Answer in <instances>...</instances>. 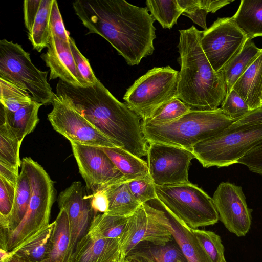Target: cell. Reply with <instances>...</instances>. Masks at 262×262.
<instances>
[{
  "label": "cell",
  "mask_w": 262,
  "mask_h": 262,
  "mask_svg": "<svg viewBox=\"0 0 262 262\" xmlns=\"http://www.w3.org/2000/svg\"><path fill=\"white\" fill-rule=\"evenodd\" d=\"M262 142V124H236L195 145L192 152L204 167H228Z\"/></svg>",
  "instance_id": "6"
},
{
  "label": "cell",
  "mask_w": 262,
  "mask_h": 262,
  "mask_svg": "<svg viewBox=\"0 0 262 262\" xmlns=\"http://www.w3.org/2000/svg\"><path fill=\"white\" fill-rule=\"evenodd\" d=\"M119 238H97L87 233L77 243L69 262H119Z\"/></svg>",
  "instance_id": "19"
},
{
  "label": "cell",
  "mask_w": 262,
  "mask_h": 262,
  "mask_svg": "<svg viewBox=\"0 0 262 262\" xmlns=\"http://www.w3.org/2000/svg\"><path fill=\"white\" fill-rule=\"evenodd\" d=\"M3 262H26L25 260L22 259L18 257L15 255L11 254V255L8 257L6 259H5Z\"/></svg>",
  "instance_id": "49"
},
{
  "label": "cell",
  "mask_w": 262,
  "mask_h": 262,
  "mask_svg": "<svg viewBox=\"0 0 262 262\" xmlns=\"http://www.w3.org/2000/svg\"><path fill=\"white\" fill-rule=\"evenodd\" d=\"M236 124H262V107L253 110L234 122Z\"/></svg>",
  "instance_id": "46"
},
{
  "label": "cell",
  "mask_w": 262,
  "mask_h": 262,
  "mask_svg": "<svg viewBox=\"0 0 262 262\" xmlns=\"http://www.w3.org/2000/svg\"><path fill=\"white\" fill-rule=\"evenodd\" d=\"M0 102L7 110L15 112L34 100L26 90L0 78Z\"/></svg>",
  "instance_id": "35"
},
{
  "label": "cell",
  "mask_w": 262,
  "mask_h": 262,
  "mask_svg": "<svg viewBox=\"0 0 262 262\" xmlns=\"http://www.w3.org/2000/svg\"><path fill=\"white\" fill-rule=\"evenodd\" d=\"M21 167L29 178L31 196L24 219L7 237V244L12 249L27 243L50 224L55 196L53 182L37 162L25 157L21 160Z\"/></svg>",
  "instance_id": "5"
},
{
  "label": "cell",
  "mask_w": 262,
  "mask_h": 262,
  "mask_svg": "<svg viewBox=\"0 0 262 262\" xmlns=\"http://www.w3.org/2000/svg\"><path fill=\"white\" fill-rule=\"evenodd\" d=\"M53 0H41L39 11L28 39L33 49L40 52L48 47L51 36L50 16Z\"/></svg>",
  "instance_id": "30"
},
{
  "label": "cell",
  "mask_w": 262,
  "mask_h": 262,
  "mask_svg": "<svg viewBox=\"0 0 262 262\" xmlns=\"http://www.w3.org/2000/svg\"><path fill=\"white\" fill-rule=\"evenodd\" d=\"M235 121L221 108L212 111L191 110L179 119L159 125L141 123L147 142L177 146L192 151L196 144L213 137Z\"/></svg>",
  "instance_id": "4"
},
{
  "label": "cell",
  "mask_w": 262,
  "mask_h": 262,
  "mask_svg": "<svg viewBox=\"0 0 262 262\" xmlns=\"http://www.w3.org/2000/svg\"><path fill=\"white\" fill-rule=\"evenodd\" d=\"M183 12L182 15L190 18L193 23L207 30L206 18L208 12L202 6L200 0H177Z\"/></svg>",
  "instance_id": "40"
},
{
  "label": "cell",
  "mask_w": 262,
  "mask_h": 262,
  "mask_svg": "<svg viewBox=\"0 0 262 262\" xmlns=\"http://www.w3.org/2000/svg\"><path fill=\"white\" fill-rule=\"evenodd\" d=\"M180 262H181V261H180Z\"/></svg>",
  "instance_id": "52"
},
{
  "label": "cell",
  "mask_w": 262,
  "mask_h": 262,
  "mask_svg": "<svg viewBox=\"0 0 262 262\" xmlns=\"http://www.w3.org/2000/svg\"><path fill=\"white\" fill-rule=\"evenodd\" d=\"M73 6L88 34L105 39L129 66L153 54L155 19L147 7L123 0H78Z\"/></svg>",
  "instance_id": "1"
},
{
  "label": "cell",
  "mask_w": 262,
  "mask_h": 262,
  "mask_svg": "<svg viewBox=\"0 0 262 262\" xmlns=\"http://www.w3.org/2000/svg\"><path fill=\"white\" fill-rule=\"evenodd\" d=\"M142 205L156 220L169 230L187 262H212L192 229L170 212L158 198Z\"/></svg>",
  "instance_id": "17"
},
{
  "label": "cell",
  "mask_w": 262,
  "mask_h": 262,
  "mask_svg": "<svg viewBox=\"0 0 262 262\" xmlns=\"http://www.w3.org/2000/svg\"><path fill=\"white\" fill-rule=\"evenodd\" d=\"M54 222L47 251L41 262H69L71 235L68 215L64 208L60 209Z\"/></svg>",
  "instance_id": "22"
},
{
  "label": "cell",
  "mask_w": 262,
  "mask_h": 262,
  "mask_svg": "<svg viewBox=\"0 0 262 262\" xmlns=\"http://www.w3.org/2000/svg\"><path fill=\"white\" fill-rule=\"evenodd\" d=\"M48 119L53 129L70 142L95 147H117L108 138L56 95Z\"/></svg>",
  "instance_id": "12"
},
{
  "label": "cell",
  "mask_w": 262,
  "mask_h": 262,
  "mask_svg": "<svg viewBox=\"0 0 262 262\" xmlns=\"http://www.w3.org/2000/svg\"><path fill=\"white\" fill-rule=\"evenodd\" d=\"M179 32L181 69L176 97L192 110H216L227 93L224 74L216 72L206 57L200 43L201 31L192 26Z\"/></svg>",
  "instance_id": "3"
},
{
  "label": "cell",
  "mask_w": 262,
  "mask_h": 262,
  "mask_svg": "<svg viewBox=\"0 0 262 262\" xmlns=\"http://www.w3.org/2000/svg\"><path fill=\"white\" fill-rule=\"evenodd\" d=\"M191 110V108L179 98L176 97L156 108L141 123L159 125L174 121Z\"/></svg>",
  "instance_id": "33"
},
{
  "label": "cell",
  "mask_w": 262,
  "mask_h": 262,
  "mask_svg": "<svg viewBox=\"0 0 262 262\" xmlns=\"http://www.w3.org/2000/svg\"><path fill=\"white\" fill-rule=\"evenodd\" d=\"M48 74L33 64L20 45L5 39L0 41V78L26 90L42 105L52 104L56 95L47 81Z\"/></svg>",
  "instance_id": "7"
},
{
  "label": "cell",
  "mask_w": 262,
  "mask_h": 262,
  "mask_svg": "<svg viewBox=\"0 0 262 262\" xmlns=\"http://www.w3.org/2000/svg\"><path fill=\"white\" fill-rule=\"evenodd\" d=\"M261 53L262 49L258 48L252 39L248 38L241 50L227 63L222 71L225 79L227 93Z\"/></svg>",
  "instance_id": "27"
},
{
  "label": "cell",
  "mask_w": 262,
  "mask_h": 262,
  "mask_svg": "<svg viewBox=\"0 0 262 262\" xmlns=\"http://www.w3.org/2000/svg\"><path fill=\"white\" fill-rule=\"evenodd\" d=\"M50 32L62 41L69 43L70 36L66 30L57 2L53 0L50 16Z\"/></svg>",
  "instance_id": "42"
},
{
  "label": "cell",
  "mask_w": 262,
  "mask_h": 262,
  "mask_svg": "<svg viewBox=\"0 0 262 262\" xmlns=\"http://www.w3.org/2000/svg\"><path fill=\"white\" fill-rule=\"evenodd\" d=\"M16 185L0 176V223L5 221L11 211Z\"/></svg>",
  "instance_id": "39"
},
{
  "label": "cell",
  "mask_w": 262,
  "mask_h": 262,
  "mask_svg": "<svg viewBox=\"0 0 262 262\" xmlns=\"http://www.w3.org/2000/svg\"><path fill=\"white\" fill-rule=\"evenodd\" d=\"M149 175L155 185L159 186L185 184L192 159L191 151L177 146L149 144L147 151Z\"/></svg>",
  "instance_id": "11"
},
{
  "label": "cell",
  "mask_w": 262,
  "mask_h": 262,
  "mask_svg": "<svg viewBox=\"0 0 262 262\" xmlns=\"http://www.w3.org/2000/svg\"><path fill=\"white\" fill-rule=\"evenodd\" d=\"M42 105L34 101L17 111L12 112L1 104L0 124H6L22 142L24 138L34 130L39 122L38 113Z\"/></svg>",
  "instance_id": "24"
},
{
  "label": "cell",
  "mask_w": 262,
  "mask_h": 262,
  "mask_svg": "<svg viewBox=\"0 0 262 262\" xmlns=\"http://www.w3.org/2000/svg\"><path fill=\"white\" fill-rule=\"evenodd\" d=\"M172 238L169 230L156 220L142 204L128 217L120 238L121 257L119 262H125L128 253L141 242L164 245L171 241Z\"/></svg>",
  "instance_id": "16"
},
{
  "label": "cell",
  "mask_w": 262,
  "mask_h": 262,
  "mask_svg": "<svg viewBox=\"0 0 262 262\" xmlns=\"http://www.w3.org/2000/svg\"><path fill=\"white\" fill-rule=\"evenodd\" d=\"M179 71L170 66L155 67L137 79L123 97L141 119L148 118L158 107L176 97Z\"/></svg>",
  "instance_id": "9"
},
{
  "label": "cell",
  "mask_w": 262,
  "mask_h": 262,
  "mask_svg": "<svg viewBox=\"0 0 262 262\" xmlns=\"http://www.w3.org/2000/svg\"><path fill=\"white\" fill-rule=\"evenodd\" d=\"M128 217L99 213L91 221L87 234L97 238H120Z\"/></svg>",
  "instance_id": "29"
},
{
  "label": "cell",
  "mask_w": 262,
  "mask_h": 262,
  "mask_svg": "<svg viewBox=\"0 0 262 262\" xmlns=\"http://www.w3.org/2000/svg\"><path fill=\"white\" fill-rule=\"evenodd\" d=\"M232 1L229 0H200V3L208 13H215L218 10L230 4Z\"/></svg>",
  "instance_id": "48"
},
{
  "label": "cell",
  "mask_w": 262,
  "mask_h": 262,
  "mask_svg": "<svg viewBox=\"0 0 262 262\" xmlns=\"http://www.w3.org/2000/svg\"><path fill=\"white\" fill-rule=\"evenodd\" d=\"M56 95L117 147L140 158L147 156L148 145L142 133L141 118L99 80L94 84L79 86L59 79Z\"/></svg>",
  "instance_id": "2"
},
{
  "label": "cell",
  "mask_w": 262,
  "mask_h": 262,
  "mask_svg": "<svg viewBox=\"0 0 262 262\" xmlns=\"http://www.w3.org/2000/svg\"><path fill=\"white\" fill-rule=\"evenodd\" d=\"M145 3L154 19L164 29H170L177 24L183 12L177 0H147Z\"/></svg>",
  "instance_id": "32"
},
{
  "label": "cell",
  "mask_w": 262,
  "mask_h": 262,
  "mask_svg": "<svg viewBox=\"0 0 262 262\" xmlns=\"http://www.w3.org/2000/svg\"><path fill=\"white\" fill-rule=\"evenodd\" d=\"M92 194L91 204L95 216L98 212L106 213L108 208V200L105 193L100 190Z\"/></svg>",
  "instance_id": "45"
},
{
  "label": "cell",
  "mask_w": 262,
  "mask_h": 262,
  "mask_svg": "<svg viewBox=\"0 0 262 262\" xmlns=\"http://www.w3.org/2000/svg\"><path fill=\"white\" fill-rule=\"evenodd\" d=\"M11 255L10 252L0 249V262H3Z\"/></svg>",
  "instance_id": "50"
},
{
  "label": "cell",
  "mask_w": 262,
  "mask_h": 262,
  "mask_svg": "<svg viewBox=\"0 0 262 262\" xmlns=\"http://www.w3.org/2000/svg\"><path fill=\"white\" fill-rule=\"evenodd\" d=\"M21 144L6 124H0V162L18 169L21 166L19 157Z\"/></svg>",
  "instance_id": "34"
},
{
  "label": "cell",
  "mask_w": 262,
  "mask_h": 262,
  "mask_svg": "<svg viewBox=\"0 0 262 262\" xmlns=\"http://www.w3.org/2000/svg\"><path fill=\"white\" fill-rule=\"evenodd\" d=\"M124 177V182L149 175L147 163L129 151L118 147H100Z\"/></svg>",
  "instance_id": "26"
},
{
  "label": "cell",
  "mask_w": 262,
  "mask_h": 262,
  "mask_svg": "<svg viewBox=\"0 0 262 262\" xmlns=\"http://www.w3.org/2000/svg\"><path fill=\"white\" fill-rule=\"evenodd\" d=\"M41 58L50 69L49 80L59 78L63 81L76 86L90 85L77 68L70 42L62 41L51 33L47 52L41 55Z\"/></svg>",
  "instance_id": "18"
},
{
  "label": "cell",
  "mask_w": 262,
  "mask_h": 262,
  "mask_svg": "<svg viewBox=\"0 0 262 262\" xmlns=\"http://www.w3.org/2000/svg\"><path fill=\"white\" fill-rule=\"evenodd\" d=\"M192 231L212 262H226L219 235L211 231L198 229H192Z\"/></svg>",
  "instance_id": "36"
},
{
  "label": "cell",
  "mask_w": 262,
  "mask_h": 262,
  "mask_svg": "<svg viewBox=\"0 0 262 262\" xmlns=\"http://www.w3.org/2000/svg\"><path fill=\"white\" fill-rule=\"evenodd\" d=\"M232 18L248 38L262 36V0H242Z\"/></svg>",
  "instance_id": "28"
},
{
  "label": "cell",
  "mask_w": 262,
  "mask_h": 262,
  "mask_svg": "<svg viewBox=\"0 0 262 262\" xmlns=\"http://www.w3.org/2000/svg\"><path fill=\"white\" fill-rule=\"evenodd\" d=\"M212 199L219 220L227 229L238 237L245 236L251 227L252 210L247 206L242 187L221 182Z\"/></svg>",
  "instance_id": "14"
},
{
  "label": "cell",
  "mask_w": 262,
  "mask_h": 262,
  "mask_svg": "<svg viewBox=\"0 0 262 262\" xmlns=\"http://www.w3.org/2000/svg\"><path fill=\"white\" fill-rule=\"evenodd\" d=\"M41 0H25L24 1V18L28 34L31 32L33 24L39 11Z\"/></svg>",
  "instance_id": "44"
},
{
  "label": "cell",
  "mask_w": 262,
  "mask_h": 262,
  "mask_svg": "<svg viewBox=\"0 0 262 262\" xmlns=\"http://www.w3.org/2000/svg\"><path fill=\"white\" fill-rule=\"evenodd\" d=\"M92 199V194H89L86 188L79 181L73 182L58 195V207L59 209L64 208L66 210L69 218L70 258L77 243L87 233L91 221L95 216Z\"/></svg>",
  "instance_id": "15"
},
{
  "label": "cell",
  "mask_w": 262,
  "mask_h": 262,
  "mask_svg": "<svg viewBox=\"0 0 262 262\" xmlns=\"http://www.w3.org/2000/svg\"><path fill=\"white\" fill-rule=\"evenodd\" d=\"M101 190L108 200V208L105 213L107 214L129 217L142 205L134 196L126 182L114 183Z\"/></svg>",
  "instance_id": "25"
},
{
  "label": "cell",
  "mask_w": 262,
  "mask_h": 262,
  "mask_svg": "<svg viewBox=\"0 0 262 262\" xmlns=\"http://www.w3.org/2000/svg\"><path fill=\"white\" fill-rule=\"evenodd\" d=\"M237 163L246 166L253 172L262 174V142L238 160Z\"/></svg>",
  "instance_id": "43"
},
{
  "label": "cell",
  "mask_w": 262,
  "mask_h": 262,
  "mask_svg": "<svg viewBox=\"0 0 262 262\" xmlns=\"http://www.w3.org/2000/svg\"><path fill=\"white\" fill-rule=\"evenodd\" d=\"M248 39L231 17L217 18L206 30L201 31V47L216 72L241 50Z\"/></svg>",
  "instance_id": "10"
},
{
  "label": "cell",
  "mask_w": 262,
  "mask_h": 262,
  "mask_svg": "<svg viewBox=\"0 0 262 262\" xmlns=\"http://www.w3.org/2000/svg\"><path fill=\"white\" fill-rule=\"evenodd\" d=\"M70 143L79 172L92 193L106 186L124 182L123 175L100 147Z\"/></svg>",
  "instance_id": "13"
},
{
  "label": "cell",
  "mask_w": 262,
  "mask_h": 262,
  "mask_svg": "<svg viewBox=\"0 0 262 262\" xmlns=\"http://www.w3.org/2000/svg\"><path fill=\"white\" fill-rule=\"evenodd\" d=\"M126 182L134 196L141 204L157 198L155 184L149 175Z\"/></svg>",
  "instance_id": "38"
},
{
  "label": "cell",
  "mask_w": 262,
  "mask_h": 262,
  "mask_svg": "<svg viewBox=\"0 0 262 262\" xmlns=\"http://www.w3.org/2000/svg\"><path fill=\"white\" fill-rule=\"evenodd\" d=\"M125 260L130 262H187L178 244L172 241L164 245L141 242L128 253Z\"/></svg>",
  "instance_id": "21"
},
{
  "label": "cell",
  "mask_w": 262,
  "mask_h": 262,
  "mask_svg": "<svg viewBox=\"0 0 262 262\" xmlns=\"http://www.w3.org/2000/svg\"><path fill=\"white\" fill-rule=\"evenodd\" d=\"M55 222L50 223L29 242L10 252L26 262H41L43 259Z\"/></svg>",
  "instance_id": "31"
},
{
  "label": "cell",
  "mask_w": 262,
  "mask_h": 262,
  "mask_svg": "<svg viewBox=\"0 0 262 262\" xmlns=\"http://www.w3.org/2000/svg\"><path fill=\"white\" fill-rule=\"evenodd\" d=\"M220 108L225 115L235 121L251 111L243 98L233 89L227 94Z\"/></svg>",
  "instance_id": "37"
},
{
  "label": "cell",
  "mask_w": 262,
  "mask_h": 262,
  "mask_svg": "<svg viewBox=\"0 0 262 262\" xmlns=\"http://www.w3.org/2000/svg\"><path fill=\"white\" fill-rule=\"evenodd\" d=\"M125 262H130V261H128L125 260Z\"/></svg>",
  "instance_id": "51"
},
{
  "label": "cell",
  "mask_w": 262,
  "mask_h": 262,
  "mask_svg": "<svg viewBox=\"0 0 262 262\" xmlns=\"http://www.w3.org/2000/svg\"><path fill=\"white\" fill-rule=\"evenodd\" d=\"M155 189L164 206L191 229L213 225L219 220L212 198L196 185H155Z\"/></svg>",
  "instance_id": "8"
},
{
  "label": "cell",
  "mask_w": 262,
  "mask_h": 262,
  "mask_svg": "<svg viewBox=\"0 0 262 262\" xmlns=\"http://www.w3.org/2000/svg\"><path fill=\"white\" fill-rule=\"evenodd\" d=\"M69 42L71 52L79 73L89 84H95L99 79L94 74L89 60L80 52L74 39L70 36Z\"/></svg>",
  "instance_id": "41"
},
{
  "label": "cell",
  "mask_w": 262,
  "mask_h": 262,
  "mask_svg": "<svg viewBox=\"0 0 262 262\" xmlns=\"http://www.w3.org/2000/svg\"><path fill=\"white\" fill-rule=\"evenodd\" d=\"M251 111L262 107V53L233 85Z\"/></svg>",
  "instance_id": "20"
},
{
  "label": "cell",
  "mask_w": 262,
  "mask_h": 262,
  "mask_svg": "<svg viewBox=\"0 0 262 262\" xmlns=\"http://www.w3.org/2000/svg\"><path fill=\"white\" fill-rule=\"evenodd\" d=\"M18 169L5 163L0 162V176L17 184L19 178Z\"/></svg>",
  "instance_id": "47"
},
{
  "label": "cell",
  "mask_w": 262,
  "mask_h": 262,
  "mask_svg": "<svg viewBox=\"0 0 262 262\" xmlns=\"http://www.w3.org/2000/svg\"><path fill=\"white\" fill-rule=\"evenodd\" d=\"M31 188L28 176L21 168L17 181L15 199L11 211L3 222L0 223V243L19 225L29 208Z\"/></svg>",
  "instance_id": "23"
}]
</instances>
